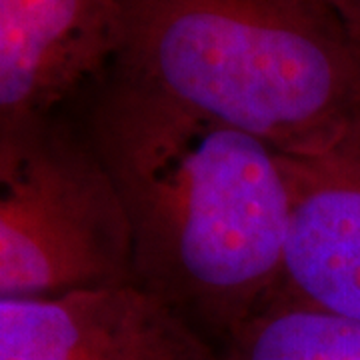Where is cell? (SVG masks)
<instances>
[{
  "label": "cell",
  "mask_w": 360,
  "mask_h": 360,
  "mask_svg": "<svg viewBox=\"0 0 360 360\" xmlns=\"http://www.w3.org/2000/svg\"><path fill=\"white\" fill-rule=\"evenodd\" d=\"M0 360H220L130 283L0 298Z\"/></svg>",
  "instance_id": "277c9868"
},
{
  "label": "cell",
  "mask_w": 360,
  "mask_h": 360,
  "mask_svg": "<svg viewBox=\"0 0 360 360\" xmlns=\"http://www.w3.org/2000/svg\"><path fill=\"white\" fill-rule=\"evenodd\" d=\"M116 42V0H0V127L65 115Z\"/></svg>",
  "instance_id": "5b68a950"
},
{
  "label": "cell",
  "mask_w": 360,
  "mask_h": 360,
  "mask_svg": "<svg viewBox=\"0 0 360 360\" xmlns=\"http://www.w3.org/2000/svg\"><path fill=\"white\" fill-rule=\"evenodd\" d=\"M78 103L124 222L129 283L220 350L281 284L283 153L110 66Z\"/></svg>",
  "instance_id": "6da1fadb"
},
{
  "label": "cell",
  "mask_w": 360,
  "mask_h": 360,
  "mask_svg": "<svg viewBox=\"0 0 360 360\" xmlns=\"http://www.w3.org/2000/svg\"><path fill=\"white\" fill-rule=\"evenodd\" d=\"M124 283V222L80 129L0 127V298Z\"/></svg>",
  "instance_id": "3957f363"
},
{
  "label": "cell",
  "mask_w": 360,
  "mask_h": 360,
  "mask_svg": "<svg viewBox=\"0 0 360 360\" xmlns=\"http://www.w3.org/2000/svg\"><path fill=\"white\" fill-rule=\"evenodd\" d=\"M220 360H360V321L278 290L219 350Z\"/></svg>",
  "instance_id": "52a82bcc"
},
{
  "label": "cell",
  "mask_w": 360,
  "mask_h": 360,
  "mask_svg": "<svg viewBox=\"0 0 360 360\" xmlns=\"http://www.w3.org/2000/svg\"><path fill=\"white\" fill-rule=\"evenodd\" d=\"M290 212L278 292L360 321V127L310 155H283Z\"/></svg>",
  "instance_id": "8992f818"
},
{
  "label": "cell",
  "mask_w": 360,
  "mask_h": 360,
  "mask_svg": "<svg viewBox=\"0 0 360 360\" xmlns=\"http://www.w3.org/2000/svg\"><path fill=\"white\" fill-rule=\"evenodd\" d=\"M360 42V0H322Z\"/></svg>",
  "instance_id": "ba28073f"
},
{
  "label": "cell",
  "mask_w": 360,
  "mask_h": 360,
  "mask_svg": "<svg viewBox=\"0 0 360 360\" xmlns=\"http://www.w3.org/2000/svg\"><path fill=\"white\" fill-rule=\"evenodd\" d=\"M110 68L310 155L360 127V42L322 0H116Z\"/></svg>",
  "instance_id": "7a4b0ae2"
}]
</instances>
